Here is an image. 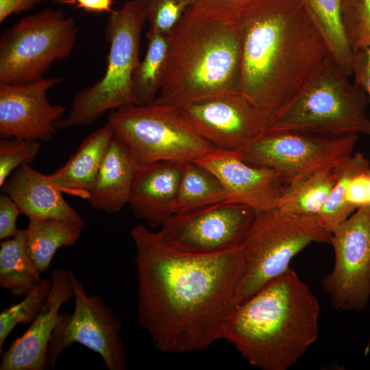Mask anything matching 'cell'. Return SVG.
I'll return each mask as SVG.
<instances>
[{
    "label": "cell",
    "mask_w": 370,
    "mask_h": 370,
    "mask_svg": "<svg viewBox=\"0 0 370 370\" xmlns=\"http://www.w3.org/2000/svg\"><path fill=\"white\" fill-rule=\"evenodd\" d=\"M191 5L212 13L236 16L241 10L260 0H193Z\"/></svg>",
    "instance_id": "cell-35"
},
{
    "label": "cell",
    "mask_w": 370,
    "mask_h": 370,
    "mask_svg": "<svg viewBox=\"0 0 370 370\" xmlns=\"http://www.w3.org/2000/svg\"><path fill=\"white\" fill-rule=\"evenodd\" d=\"M40 151L38 140L1 138L0 140V187L18 168L32 164Z\"/></svg>",
    "instance_id": "cell-32"
},
{
    "label": "cell",
    "mask_w": 370,
    "mask_h": 370,
    "mask_svg": "<svg viewBox=\"0 0 370 370\" xmlns=\"http://www.w3.org/2000/svg\"><path fill=\"white\" fill-rule=\"evenodd\" d=\"M108 122L138 166L160 161H194L217 149L171 106L127 105L112 110Z\"/></svg>",
    "instance_id": "cell-8"
},
{
    "label": "cell",
    "mask_w": 370,
    "mask_h": 370,
    "mask_svg": "<svg viewBox=\"0 0 370 370\" xmlns=\"http://www.w3.org/2000/svg\"><path fill=\"white\" fill-rule=\"evenodd\" d=\"M256 210L249 206L219 203L170 217L158 232L178 251L197 255L223 253L243 247Z\"/></svg>",
    "instance_id": "cell-12"
},
{
    "label": "cell",
    "mask_w": 370,
    "mask_h": 370,
    "mask_svg": "<svg viewBox=\"0 0 370 370\" xmlns=\"http://www.w3.org/2000/svg\"><path fill=\"white\" fill-rule=\"evenodd\" d=\"M137 164L125 145L115 135L89 192L90 206L115 213L129 203Z\"/></svg>",
    "instance_id": "cell-20"
},
{
    "label": "cell",
    "mask_w": 370,
    "mask_h": 370,
    "mask_svg": "<svg viewBox=\"0 0 370 370\" xmlns=\"http://www.w3.org/2000/svg\"><path fill=\"white\" fill-rule=\"evenodd\" d=\"M44 0H0V22L11 14H18L32 9Z\"/></svg>",
    "instance_id": "cell-37"
},
{
    "label": "cell",
    "mask_w": 370,
    "mask_h": 370,
    "mask_svg": "<svg viewBox=\"0 0 370 370\" xmlns=\"http://www.w3.org/2000/svg\"><path fill=\"white\" fill-rule=\"evenodd\" d=\"M71 275V271L59 267L51 272V289L42 308L27 331L1 355L0 370L47 369V350L62 317L60 308L74 297Z\"/></svg>",
    "instance_id": "cell-17"
},
{
    "label": "cell",
    "mask_w": 370,
    "mask_h": 370,
    "mask_svg": "<svg viewBox=\"0 0 370 370\" xmlns=\"http://www.w3.org/2000/svg\"><path fill=\"white\" fill-rule=\"evenodd\" d=\"M331 55L265 132H297L327 136H370L365 90L352 83Z\"/></svg>",
    "instance_id": "cell-5"
},
{
    "label": "cell",
    "mask_w": 370,
    "mask_h": 370,
    "mask_svg": "<svg viewBox=\"0 0 370 370\" xmlns=\"http://www.w3.org/2000/svg\"><path fill=\"white\" fill-rule=\"evenodd\" d=\"M114 136L108 122L92 132L62 166L49 174L51 181L62 193L86 199Z\"/></svg>",
    "instance_id": "cell-21"
},
{
    "label": "cell",
    "mask_w": 370,
    "mask_h": 370,
    "mask_svg": "<svg viewBox=\"0 0 370 370\" xmlns=\"http://www.w3.org/2000/svg\"><path fill=\"white\" fill-rule=\"evenodd\" d=\"M346 201L355 210L370 206V168L351 180L347 188Z\"/></svg>",
    "instance_id": "cell-33"
},
{
    "label": "cell",
    "mask_w": 370,
    "mask_h": 370,
    "mask_svg": "<svg viewBox=\"0 0 370 370\" xmlns=\"http://www.w3.org/2000/svg\"><path fill=\"white\" fill-rule=\"evenodd\" d=\"M302 1L323 36L331 56L347 75H352L354 53L343 28L341 16L343 0Z\"/></svg>",
    "instance_id": "cell-24"
},
{
    "label": "cell",
    "mask_w": 370,
    "mask_h": 370,
    "mask_svg": "<svg viewBox=\"0 0 370 370\" xmlns=\"http://www.w3.org/2000/svg\"><path fill=\"white\" fill-rule=\"evenodd\" d=\"M147 50L136 66L132 78L133 93L138 105L155 103L160 92L168 53V35L149 29Z\"/></svg>",
    "instance_id": "cell-26"
},
{
    "label": "cell",
    "mask_w": 370,
    "mask_h": 370,
    "mask_svg": "<svg viewBox=\"0 0 370 370\" xmlns=\"http://www.w3.org/2000/svg\"><path fill=\"white\" fill-rule=\"evenodd\" d=\"M334 169L318 171L288 186L278 208L301 217H318L335 182Z\"/></svg>",
    "instance_id": "cell-27"
},
{
    "label": "cell",
    "mask_w": 370,
    "mask_h": 370,
    "mask_svg": "<svg viewBox=\"0 0 370 370\" xmlns=\"http://www.w3.org/2000/svg\"><path fill=\"white\" fill-rule=\"evenodd\" d=\"M145 21L136 0L127 1L110 13L104 29L109 43L106 71L75 95L68 114L56 124L57 129L88 125L109 110L136 104L132 78L140 61Z\"/></svg>",
    "instance_id": "cell-6"
},
{
    "label": "cell",
    "mask_w": 370,
    "mask_h": 370,
    "mask_svg": "<svg viewBox=\"0 0 370 370\" xmlns=\"http://www.w3.org/2000/svg\"><path fill=\"white\" fill-rule=\"evenodd\" d=\"M78 28L72 16L45 8L21 19L0 38V83H28L44 77L51 64L69 57Z\"/></svg>",
    "instance_id": "cell-9"
},
{
    "label": "cell",
    "mask_w": 370,
    "mask_h": 370,
    "mask_svg": "<svg viewBox=\"0 0 370 370\" xmlns=\"http://www.w3.org/2000/svg\"><path fill=\"white\" fill-rule=\"evenodd\" d=\"M50 278L40 282L19 303L12 304L0 313V353L11 331L20 323H32L42 308L50 292Z\"/></svg>",
    "instance_id": "cell-29"
},
{
    "label": "cell",
    "mask_w": 370,
    "mask_h": 370,
    "mask_svg": "<svg viewBox=\"0 0 370 370\" xmlns=\"http://www.w3.org/2000/svg\"><path fill=\"white\" fill-rule=\"evenodd\" d=\"M74 310L62 314L54 329L46 354L47 369H54L60 354L78 343L98 353L108 370H125L127 354L121 338V322L103 298L88 295L83 281L72 272Z\"/></svg>",
    "instance_id": "cell-11"
},
{
    "label": "cell",
    "mask_w": 370,
    "mask_h": 370,
    "mask_svg": "<svg viewBox=\"0 0 370 370\" xmlns=\"http://www.w3.org/2000/svg\"><path fill=\"white\" fill-rule=\"evenodd\" d=\"M27 248L25 230L1 242L0 285L14 296H25L41 281Z\"/></svg>",
    "instance_id": "cell-23"
},
{
    "label": "cell",
    "mask_w": 370,
    "mask_h": 370,
    "mask_svg": "<svg viewBox=\"0 0 370 370\" xmlns=\"http://www.w3.org/2000/svg\"><path fill=\"white\" fill-rule=\"evenodd\" d=\"M319 302L289 268L239 304L225 339L250 365L262 370H287L317 341Z\"/></svg>",
    "instance_id": "cell-3"
},
{
    "label": "cell",
    "mask_w": 370,
    "mask_h": 370,
    "mask_svg": "<svg viewBox=\"0 0 370 370\" xmlns=\"http://www.w3.org/2000/svg\"><path fill=\"white\" fill-rule=\"evenodd\" d=\"M168 41L156 103L177 108L239 91L242 40L237 16L190 6Z\"/></svg>",
    "instance_id": "cell-4"
},
{
    "label": "cell",
    "mask_w": 370,
    "mask_h": 370,
    "mask_svg": "<svg viewBox=\"0 0 370 370\" xmlns=\"http://www.w3.org/2000/svg\"><path fill=\"white\" fill-rule=\"evenodd\" d=\"M84 226L83 219H29L25 230L29 255L40 273L47 271L58 249L74 245Z\"/></svg>",
    "instance_id": "cell-22"
},
{
    "label": "cell",
    "mask_w": 370,
    "mask_h": 370,
    "mask_svg": "<svg viewBox=\"0 0 370 370\" xmlns=\"http://www.w3.org/2000/svg\"><path fill=\"white\" fill-rule=\"evenodd\" d=\"M62 81L44 77L28 83H0L1 138L51 140L67 107L51 104L47 92Z\"/></svg>",
    "instance_id": "cell-15"
},
{
    "label": "cell",
    "mask_w": 370,
    "mask_h": 370,
    "mask_svg": "<svg viewBox=\"0 0 370 370\" xmlns=\"http://www.w3.org/2000/svg\"><path fill=\"white\" fill-rule=\"evenodd\" d=\"M18 205L28 219H83L65 200L62 192L49 175L33 169L30 164L16 169L1 187Z\"/></svg>",
    "instance_id": "cell-19"
},
{
    "label": "cell",
    "mask_w": 370,
    "mask_h": 370,
    "mask_svg": "<svg viewBox=\"0 0 370 370\" xmlns=\"http://www.w3.org/2000/svg\"><path fill=\"white\" fill-rule=\"evenodd\" d=\"M137 275L138 320L161 352L206 349L225 339L245 269L243 247L216 254L182 253L158 232L131 230Z\"/></svg>",
    "instance_id": "cell-1"
},
{
    "label": "cell",
    "mask_w": 370,
    "mask_h": 370,
    "mask_svg": "<svg viewBox=\"0 0 370 370\" xmlns=\"http://www.w3.org/2000/svg\"><path fill=\"white\" fill-rule=\"evenodd\" d=\"M114 0H61L64 3L72 4L85 11L93 13H110Z\"/></svg>",
    "instance_id": "cell-38"
},
{
    "label": "cell",
    "mask_w": 370,
    "mask_h": 370,
    "mask_svg": "<svg viewBox=\"0 0 370 370\" xmlns=\"http://www.w3.org/2000/svg\"><path fill=\"white\" fill-rule=\"evenodd\" d=\"M194 162L217 178L225 203L249 206L256 211L278 207L288 186L275 170L246 162L239 151L217 148Z\"/></svg>",
    "instance_id": "cell-16"
},
{
    "label": "cell",
    "mask_w": 370,
    "mask_h": 370,
    "mask_svg": "<svg viewBox=\"0 0 370 370\" xmlns=\"http://www.w3.org/2000/svg\"><path fill=\"white\" fill-rule=\"evenodd\" d=\"M223 202L225 193L214 174L194 161L186 162L173 204V215Z\"/></svg>",
    "instance_id": "cell-25"
},
{
    "label": "cell",
    "mask_w": 370,
    "mask_h": 370,
    "mask_svg": "<svg viewBox=\"0 0 370 370\" xmlns=\"http://www.w3.org/2000/svg\"><path fill=\"white\" fill-rule=\"evenodd\" d=\"M236 16L242 40L239 92L269 125L330 52L302 0H260Z\"/></svg>",
    "instance_id": "cell-2"
},
{
    "label": "cell",
    "mask_w": 370,
    "mask_h": 370,
    "mask_svg": "<svg viewBox=\"0 0 370 370\" xmlns=\"http://www.w3.org/2000/svg\"><path fill=\"white\" fill-rule=\"evenodd\" d=\"M352 75L354 82L365 90L370 103V47L354 53Z\"/></svg>",
    "instance_id": "cell-36"
},
{
    "label": "cell",
    "mask_w": 370,
    "mask_h": 370,
    "mask_svg": "<svg viewBox=\"0 0 370 370\" xmlns=\"http://www.w3.org/2000/svg\"><path fill=\"white\" fill-rule=\"evenodd\" d=\"M22 214L16 202L6 193L0 195V238L14 236L18 232L16 219Z\"/></svg>",
    "instance_id": "cell-34"
},
{
    "label": "cell",
    "mask_w": 370,
    "mask_h": 370,
    "mask_svg": "<svg viewBox=\"0 0 370 370\" xmlns=\"http://www.w3.org/2000/svg\"><path fill=\"white\" fill-rule=\"evenodd\" d=\"M149 29L169 35L193 0H136Z\"/></svg>",
    "instance_id": "cell-31"
},
{
    "label": "cell",
    "mask_w": 370,
    "mask_h": 370,
    "mask_svg": "<svg viewBox=\"0 0 370 370\" xmlns=\"http://www.w3.org/2000/svg\"><path fill=\"white\" fill-rule=\"evenodd\" d=\"M185 163L160 161L137 165L128 203L136 219L153 227L161 226L173 215L172 207Z\"/></svg>",
    "instance_id": "cell-18"
},
{
    "label": "cell",
    "mask_w": 370,
    "mask_h": 370,
    "mask_svg": "<svg viewBox=\"0 0 370 370\" xmlns=\"http://www.w3.org/2000/svg\"><path fill=\"white\" fill-rule=\"evenodd\" d=\"M358 134L327 136L297 132H264L241 152L246 162L278 172L289 186L332 169L353 154Z\"/></svg>",
    "instance_id": "cell-10"
},
{
    "label": "cell",
    "mask_w": 370,
    "mask_h": 370,
    "mask_svg": "<svg viewBox=\"0 0 370 370\" xmlns=\"http://www.w3.org/2000/svg\"><path fill=\"white\" fill-rule=\"evenodd\" d=\"M177 109L193 130L219 149L242 152L265 132L268 125L259 110L239 91Z\"/></svg>",
    "instance_id": "cell-14"
},
{
    "label": "cell",
    "mask_w": 370,
    "mask_h": 370,
    "mask_svg": "<svg viewBox=\"0 0 370 370\" xmlns=\"http://www.w3.org/2000/svg\"><path fill=\"white\" fill-rule=\"evenodd\" d=\"M332 235L334 263L322 287L336 309L362 311L370 299V206L356 209Z\"/></svg>",
    "instance_id": "cell-13"
},
{
    "label": "cell",
    "mask_w": 370,
    "mask_h": 370,
    "mask_svg": "<svg viewBox=\"0 0 370 370\" xmlns=\"http://www.w3.org/2000/svg\"><path fill=\"white\" fill-rule=\"evenodd\" d=\"M332 235L318 217H301L278 207L256 211L243 245L245 269L236 288L237 305L288 269L292 259L312 243L331 245Z\"/></svg>",
    "instance_id": "cell-7"
},
{
    "label": "cell",
    "mask_w": 370,
    "mask_h": 370,
    "mask_svg": "<svg viewBox=\"0 0 370 370\" xmlns=\"http://www.w3.org/2000/svg\"><path fill=\"white\" fill-rule=\"evenodd\" d=\"M342 21L354 51L370 47V0H343Z\"/></svg>",
    "instance_id": "cell-30"
},
{
    "label": "cell",
    "mask_w": 370,
    "mask_h": 370,
    "mask_svg": "<svg viewBox=\"0 0 370 370\" xmlns=\"http://www.w3.org/2000/svg\"><path fill=\"white\" fill-rule=\"evenodd\" d=\"M369 168V160L361 152L352 154L334 168L335 182L318 214L321 225L329 232L332 233L356 210L346 201L347 186L354 176Z\"/></svg>",
    "instance_id": "cell-28"
}]
</instances>
